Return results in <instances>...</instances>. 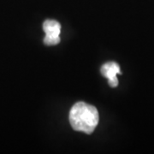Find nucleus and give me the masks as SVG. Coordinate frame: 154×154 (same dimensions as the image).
Returning a JSON list of instances; mask_svg holds the SVG:
<instances>
[{
  "label": "nucleus",
  "instance_id": "nucleus-1",
  "mask_svg": "<svg viewBox=\"0 0 154 154\" xmlns=\"http://www.w3.org/2000/svg\"><path fill=\"white\" fill-rule=\"evenodd\" d=\"M99 116L94 105L85 102H77L69 112V122L74 130L92 134L98 125Z\"/></svg>",
  "mask_w": 154,
  "mask_h": 154
},
{
  "label": "nucleus",
  "instance_id": "nucleus-2",
  "mask_svg": "<svg viewBox=\"0 0 154 154\" xmlns=\"http://www.w3.org/2000/svg\"><path fill=\"white\" fill-rule=\"evenodd\" d=\"M43 29L45 33L44 43L47 45H55L60 42L59 34L61 25L55 20H46L43 23Z\"/></svg>",
  "mask_w": 154,
  "mask_h": 154
},
{
  "label": "nucleus",
  "instance_id": "nucleus-3",
  "mask_svg": "<svg viewBox=\"0 0 154 154\" xmlns=\"http://www.w3.org/2000/svg\"><path fill=\"white\" fill-rule=\"evenodd\" d=\"M100 72L103 76L108 79L109 85L111 88H116L118 85V80L116 78L117 74H121L120 67L115 62H109L103 64Z\"/></svg>",
  "mask_w": 154,
  "mask_h": 154
}]
</instances>
